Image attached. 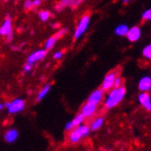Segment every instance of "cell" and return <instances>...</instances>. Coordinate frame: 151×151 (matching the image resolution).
Segmentation results:
<instances>
[{"instance_id": "8fae6325", "label": "cell", "mask_w": 151, "mask_h": 151, "mask_svg": "<svg viewBox=\"0 0 151 151\" xmlns=\"http://www.w3.org/2000/svg\"><path fill=\"white\" fill-rule=\"evenodd\" d=\"M151 88V78L149 76H145L141 78L138 83V89L142 92L149 91Z\"/></svg>"}, {"instance_id": "5b68a950", "label": "cell", "mask_w": 151, "mask_h": 151, "mask_svg": "<svg viewBox=\"0 0 151 151\" xmlns=\"http://www.w3.org/2000/svg\"><path fill=\"white\" fill-rule=\"evenodd\" d=\"M126 36L129 41L136 42L141 37V29H140V28H138V27H133L131 29H128V31Z\"/></svg>"}, {"instance_id": "6da1fadb", "label": "cell", "mask_w": 151, "mask_h": 151, "mask_svg": "<svg viewBox=\"0 0 151 151\" xmlns=\"http://www.w3.org/2000/svg\"><path fill=\"white\" fill-rule=\"evenodd\" d=\"M126 93H127L126 88L122 85L114 88V90H112L109 93L107 98H106L105 106L108 109H112L115 107L120 102H122V100L124 99V97L126 95Z\"/></svg>"}, {"instance_id": "ffe728a7", "label": "cell", "mask_w": 151, "mask_h": 151, "mask_svg": "<svg viewBox=\"0 0 151 151\" xmlns=\"http://www.w3.org/2000/svg\"><path fill=\"white\" fill-rule=\"evenodd\" d=\"M74 1L75 0H61L60 5L58 6H60V8L58 9H61L63 7H65L66 6H73V4H74ZM57 6V7H58Z\"/></svg>"}, {"instance_id": "836d02e7", "label": "cell", "mask_w": 151, "mask_h": 151, "mask_svg": "<svg viewBox=\"0 0 151 151\" xmlns=\"http://www.w3.org/2000/svg\"><path fill=\"white\" fill-rule=\"evenodd\" d=\"M128 1H129V0H123V2H124V3H127Z\"/></svg>"}, {"instance_id": "277c9868", "label": "cell", "mask_w": 151, "mask_h": 151, "mask_svg": "<svg viewBox=\"0 0 151 151\" xmlns=\"http://www.w3.org/2000/svg\"><path fill=\"white\" fill-rule=\"evenodd\" d=\"M47 54V51L45 50H39L37 51H34L33 53L29 56L28 58V63L30 64V65H33L35 63H37V61L42 60L44 57L46 56Z\"/></svg>"}, {"instance_id": "cb8c5ba5", "label": "cell", "mask_w": 151, "mask_h": 151, "mask_svg": "<svg viewBox=\"0 0 151 151\" xmlns=\"http://www.w3.org/2000/svg\"><path fill=\"white\" fill-rule=\"evenodd\" d=\"M67 31H68V29H60V30H59V32L55 35L54 37L58 40V39L61 38V37H63L64 35L67 33Z\"/></svg>"}, {"instance_id": "83f0119b", "label": "cell", "mask_w": 151, "mask_h": 151, "mask_svg": "<svg viewBox=\"0 0 151 151\" xmlns=\"http://www.w3.org/2000/svg\"><path fill=\"white\" fill-rule=\"evenodd\" d=\"M73 122L72 121H70L66 124V126H65V130L66 131H70L73 128Z\"/></svg>"}, {"instance_id": "ba28073f", "label": "cell", "mask_w": 151, "mask_h": 151, "mask_svg": "<svg viewBox=\"0 0 151 151\" xmlns=\"http://www.w3.org/2000/svg\"><path fill=\"white\" fill-rule=\"evenodd\" d=\"M104 91L103 89H98V90H95L94 92H93L91 93V95L89 96L88 98V102L89 103H92L94 104H98L104 97Z\"/></svg>"}, {"instance_id": "5bb4252c", "label": "cell", "mask_w": 151, "mask_h": 151, "mask_svg": "<svg viewBox=\"0 0 151 151\" xmlns=\"http://www.w3.org/2000/svg\"><path fill=\"white\" fill-rule=\"evenodd\" d=\"M104 117H98V118H96L95 120H93V122L92 123V125H91V130L93 131H96V130H98L103 125H104Z\"/></svg>"}, {"instance_id": "44dd1931", "label": "cell", "mask_w": 151, "mask_h": 151, "mask_svg": "<svg viewBox=\"0 0 151 151\" xmlns=\"http://www.w3.org/2000/svg\"><path fill=\"white\" fill-rule=\"evenodd\" d=\"M39 16H40V19L42 20V21H47L50 17V14L49 11H46V10H42L39 13Z\"/></svg>"}, {"instance_id": "52a82bcc", "label": "cell", "mask_w": 151, "mask_h": 151, "mask_svg": "<svg viewBox=\"0 0 151 151\" xmlns=\"http://www.w3.org/2000/svg\"><path fill=\"white\" fill-rule=\"evenodd\" d=\"M115 73H108L106 75L104 79V82L102 83V89L104 91H109L111 88L114 87V79H115Z\"/></svg>"}, {"instance_id": "f1b7e54d", "label": "cell", "mask_w": 151, "mask_h": 151, "mask_svg": "<svg viewBox=\"0 0 151 151\" xmlns=\"http://www.w3.org/2000/svg\"><path fill=\"white\" fill-rule=\"evenodd\" d=\"M31 68H32V65H30V64H29V63H27L25 66H24V72L25 73H28V72H30L31 70Z\"/></svg>"}, {"instance_id": "d4e9b609", "label": "cell", "mask_w": 151, "mask_h": 151, "mask_svg": "<svg viewBox=\"0 0 151 151\" xmlns=\"http://www.w3.org/2000/svg\"><path fill=\"white\" fill-rule=\"evenodd\" d=\"M122 85V80H121V78H119V77H115V79H114V86L116 88V87H119V86H121Z\"/></svg>"}, {"instance_id": "7402d4cb", "label": "cell", "mask_w": 151, "mask_h": 151, "mask_svg": "<svg viewBox=\"0 0 151 151\" xmlns=\"http://www.w3.org/2000/svg\"><path fill=\"white\" fill-rule=\"evenodd\" d=\"M143 56L148 60L151 59V45H147L143 50Z\"/></svg>"}, {"instance_id": "1f68e13d", "label": "cell", "mask_w": 151, "mask_h": 151, "mask_svg": "<svg viewBox=\"0 0 151 151\" xmlns=\"http://www.w3.org/2000/svg\"><path fill=\"white\" fill-rule=\"evenodd\" d=\"M60 27V24H54L53 25V28H59Z\"/></svg>"}, {"instance_id": "9a60e30c", "label": "cell", "mask_w": 151, "mask_h": 151, "mask_svg": "<svg viewBox=\"0 0 151 151\" xmlns=\"http://www.w3.org/2000/svg\"><path fill=\"white\" fill-rule=\"evenodd\" d=\"M82 138V135L81 133L78 131V129L76 128L75 130H73L70 135V140L73 142V143H77Z\"/></svg>"}, {"instance_id": "e0dca14e", "label": "cell", "mask_w": 151, "mask_h": 151, "mask_svg": "<svg viewBox=\"0 0 151 151\" xmlns=\"http://www.w3.org/2000/svg\"><path fill=\"white\" fill-rule=\"evenodd\" d=\"M77 129L80 133H81L82 137H86L89 133H90V130H91L88 126H84V125H79Z\"/></svg>"}, {"instance_id": "3957f363", "label": "cell", "mask_w": 151, "mask_h": 151, "mask_svg": "<svg viewBox=\"0 0 151 151\" xmlns=\"http://www.w3.org/2000/svg\"><path fill=\"white\" fill-rule=\"evenodd\" d=\"M25 107V102L22 99H15L11 103H9V105L7 106V111L9 114H17L19 112H21Z\"/></svg>"}, {"instance_id": "d6a6232c", "label": "cell", "mask_w": 151, "mask_h": 151, "mask_svg": "<svg viewBox=\"0 0 151 151\" xmlns=\"http://www.w3.org/2000/svg\"><path fill=\"white\" fill-rule=\"evenodd\" d=\"M3 107H4V105H3V104H0V111H1V110L3 109Z\"/></svg>"}, {"instance_id": "2e32d148", "label": "cell", "mask_w": 151, "mask_h": 151, "mask_svg": "<svg viewBox=\"0 0 151 151\" xmlns=\"http://www.w3.org/2000/svg\"><path fill=\"white\" fill-rule=\"evenodd\" d=\"M50 86L49 84H47L46 86H44V88H42V90L39 93L38 98H37L38 101H41L42 99H44V97H45L48 94V93L50 92Z\"/></svg>"}, {"instance_id": "4316f807", "label": "cell", "mask_w": 151, "mask_h": 151, "mask_svg": "<svg viewBox=\"0 0 151 151\" xmlns=\"http://www.w3.org/2000/svg\"><path fill=\"white\" fill-rule=\"evenodd\" d=\"M63 56V51H57L56 53H54V54H53V58H54L55 60H59V59H60Z\"/></svg>"}, {"instance_id": "9c48e42d", "label": "cell", "mask_w": 151, "mask_h": 151, "mask_svg": "<svg viewBox=\"0 0 151 151\" xmlns=\"http://www.w3.org/2000/svg\"><path fill=\"white\" fill-rule=\"evenodd\" d=\"M138 101L141 104V105L143 106L144 108H146L147 111L151 110V98L147 92H144L139 94Z\"/></svg>"}, {"instance_id": "e575fe53", "label": "cell", "mask_w": 151, "mask_h": 151, "mask_svg": "<svg viewBox=\"0 0 151 151\" xmlns=\"http://www.w3.org/2000/svg\"><path fill=\"white\" fill-rule=\"evenodd\" d=\"M4 1H7V0H4Z\"/></svg>"}, {"instance_id": "d6986e66", "label": "cell", "mask_w": 151, "mask_h": 151, "mask_svg": "<svg viewBox=\"0 0 151 151\" xmlns=\"http://www.w3.org/2000/svg\"><path fill=\"white\" fill-rule=\"evenodd\" d=\"M83 120H84V116L83 115V114L82 113L81 114H78L76 116L74 117V119L72 121L73 127H78L79 125H81V124L83 122Z\"/></svg>"}, {"instance_id": "8992f818", "label": "cell", "mask_w": 151, "mask_h": 151, "mask_svg": "<svg viewBox=\"0 0 151 151\" xmlns=\"http://www.w3.org/2000/svg\"><path fill=\"white\" fill-rule=\"evenodd\" d=\"M97 110V104H92V103H86L83 106V109H82V114L84 117L88 118V117H91L92 115L94 114V113Z\"/></svg>"}, {"instance_id": "484cf974", "label": "cell", "mask_w": 151, "mask_h": 151, "mask_svg": "<svg viewBox=\"0 0 151 151\" xmlns=\"http://www.w3.org/2000/svg\"><path fill=\"white\" fill-rule=\"evenodd\" d=\"M32 1L31 0H26L25 3H24V7L26 8V9H30V8L32 7Z\"/></svg>"}, {"instance_id": "4fadbf2b", "label": "cell", "mask_w": 151, "mask_h": 151, "mask_svg": "<svg viewBox=\"0 0 151 151\" xmlns=\"http://www.w3.org/2000/svg\"><path fill=\"white\" fill-rule=\"evenodd\" d=\"M128 27L127 25H125V24H121L119 25L118 27H116L114 29V33L117 35V36H120V37H125L127 31H128Z\"/></svg>"}, {"instance_id": "7a4b0ae2", "label": "cell", "mask_w": 151, "mask_h": 151, "mask_svg": "<svg viewBox=\"0 0 151 151\" xmlns=\"http://www.w3.org/2000/svg\"><path fill=\"white\" fill-rule=\"evenodd\" d=\"M89 23H90V17H89L88 15L82 17L79 24H78V26H77L76 30L74 32V39L75 40L79 39L86 31L88 26H89Z\"/></svg>"}, {"instance_id": "30bf717a", "label": "cell", "mask_w": 151, "mask_h": 151, "mask_svg": "<svg viewBox=\"0 0 151 151\" xmlns=\"http://www.w3.org/2000/svg\"><path fill=\"white\" fill-rule=\"evenodd\" d=\"M12 23L9 17H6L3 25L0 27V35L2 36H7L8 34L12 33Z\"/></svg>"}, {"instance_id": "603a6c76", "label": "cell", "mask_w": 151, "mask_h": 151, "mask_svg": "<svg viewBox=\"0 0 151 151\" xmlns=\"http://www.w3.org/2000/svg\"><path fill=\"white\" fill-rule=\"evenodd\" d=\"M142 19L144 20H150L151 19V10L150 9L146 10L143 13V15H142Z\"/></svg>"}, {"instance_id": "7c38bea8", "label": "cell", "mask_w": 151, "mask_h": 151, "mask_svg": "<svg viewBox=\"0 0 151 151\" xmlns=\"http://www.w3.org/2000/svg\"><path fill=\"white\" fill-rule=\"evenodd\" d=\"M17 137H19V133L15 129L7 131L5 135V139L8 143H13V142H15L17 139Z\"/></svg>"}, {"instance_id": "ac0fdd59", "label": "cell", "mask_w": 151, "mask_h": 151, "mask_svg": "<svg viewBox=\"0 0 151 151\" xmlns=\"http://www.w3.org/2000/svg\"><path fill=\"white\" fill-rule=\"evenodd\" d=\"M56 41H57V39L55 37H50V39L47 40L46 43H45V49L48 50H51L54 45L56 44Z\"/></svg>"}, {"instance_id": "4dcf8cb0", "label": "cell", "mask_w": 151, "mask_h": 151, "mask_svg": "<svg viewBox=\"0 0 151 151\" xmlns=\"http://www.w3.org/2000/svg\"><path fill=\"white\" fill-rule=\"evenodd\" d=\"M3 105L5 106V107H6V108H7V106L9 105V103H8V102H6V103H5V104H3Z\"/></svg>"}, {"instance_id": "f546056e", "label": "cell", "mask_w": 151, "mask_h": 151, "mask_svg": "<svg viewBox=\"0 0 151 151\" xmlns=\"http://www.w3.org/2000/svg\"><path fill=\"white\" fill-rule=\"evenodd\" d=\"M40 5V0H34V1H32L33 6H38Z\"/></svg>"}]
</instances>
